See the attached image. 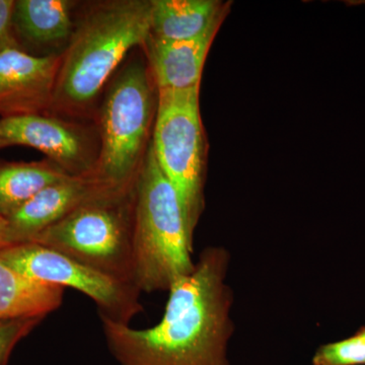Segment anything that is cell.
<instances>
[{"instance_id": "6da1fadb", "label": "cell", "mask_w": 365, "mask_h": 365, "mask_svg": "<svg viewBox=\"0 0 365 365\" xmlns=\"http://www.w3.org/2000/svg\"><path fill=\"white\" fill-rule=\"evenodd\" d=\"M230 263L227 249H204L193 271L170 287L165 314L151 328L101 319L119 364L230 365L235 325L234 294L227 282Z\"/></svg>"}, {"instance_id": "7a4b0ae2", "label": "cell", "mask_w": 365, "mask_h": 365, "mask_svg": "<svg viewBox=\"0 0 365 365\" xmlns=\"http://www.w3.org/2000/svg\"><path fill=\"white\" fill-rule=\"evenodd\" d=\"M133 192L134 284L141 294L169 292L195 267L194 235L176 190L160 170L150 143Z\"/></svg>"}, {"instance_id": "3957f363", "label": "cell", "mask_w": 365, "mask_h": 365, "mask_svg": "<svg viewBox=\"0 0 365 365\" xmlns=\"http://www.w3.org/2000/svg\"><path fill=\"white\" fill-rule=\"evenodd\" d=\"M150 18L151 0L108 2L86 14L62 56L53 105L90 104L126 55L148 40Z\"/></svg>"}, {"instance_id": "277c9868", "label": "cell", "mask_w": 365, "mask_h": 365, "mask_svg": "<svg viewBox=\"0 0 365 365\" xmlns=\"http://www.w3.org/2000/svg\"><path fill=\"white\" fill-rule=\"evenodd\" d=\"M134 184L106 191L74 209L32 242L134 284Z\"/></svg>"}, {"instance_id": "5b68a950", "label": "cell", "mask_w": 365, "mask_h": 365, "mask_svg": "<svg viewBox=\"0 0 365 365\" xmlns=\"http://www.w3.org/2000/svg\"><path fill=\"white\" fill-rule=\"evenodd\" d=\"M200 86L158 90L151 148L165 176L176 190L191 234L202 215L206 143L199 106Z\"/></svg>"}, {"instance_id": "8992f818", "label": "cell", "mask_w": 365, "mask_h": 365, "mask_svg": "<svg viewBox=\"0 0 365 365\" xmlns=\"http://www.w3.org/2000/svg\"><path fill=\"white\" fill-rule=\"evenodd\" d=\"M150 73L139 63L126 67L110 88L103 107L102 148L95 173L115 189L131 187L148 148L153 120Z\"/></svg>"}, {"instance_id": "52a82bcc", "label": "cell", "mask_w": 365, "mask_h": 365, "mask_svg": "<svg viewBox=\"0 0 365 365\" xmlns=\"http://www.w3.org/2000/svg\"><path fill=\"white\" fill-rule=\"evenodd\" d=\"M0 260L41 284L71 287L90 297L101 319L130 325L143 311L140 290L37 242L0 250Z\"/></svg>"}, {"instance_id": "ba28073f", "label": "cell", "mask_w": 365, "mask_h": 365, "mask_svg": "<svg viewBox=\"0 0 365 365\" xmlns=\"http://www.w3.org/2000/svg\"><path fill=\"white\" fill-rule=\"evenodd\" d=\"M0 139L4 145H25L47 155L71 176L93 174L97 162L86 134L78 127L42 114L19 115L0 119Z\"/></svg>"}, {"instance_id": "9c48e42d", "label": "cell", "mask_w": 365, "mask_h": 365, "mask_svg": "<svg viewBox=\"0 0 365 365\" xmlns=\"http://www.w3.org/2000/svg\"><path fill=\"white\" fill-rule=\"evenodd\" d=\"M63 54L35 56L18 45L0 51V116L41 114L53 105Z\"/></svg>"}, {"instance_id": "30bf717a", "label": "cell", "mask_w": 365, "mask_h": 365, "mask_svg": "<svg viewBox=\"0 0 365 365\" xmlns=\"http://www.w3.org/2000/svg\"><path fill=\"white\" fill-rule=\"evenodd\" d=\"M113 189L115 188L108 186L96 173L68 176L46 187L6 218V247L32 242L43 230L66 217L74 209Z\"/></svg>"}, {"instance_id": "8fae6325", "label": "cell", "mask_w": 365, "mask_h": 365, "mask_svg": "<svg viewBox=\"0 0 365 365\" xmlns=\"http://www.w3.org/2000/svg\"><path fill=\"white\" fill-rule=\"evenodd\" d=\"M220 26L196 39L163 42L148 38L144 43L150 76L158 90H186L200 86L206 57Z\"/></svg>"}, {"instance_id": "7c38bea8", "label": "cell", "mask_w": 365, "mask_h": 365, "mask_svg": "<svg viewBox=\"0 0 365 365\" xmlns=\"http://www.w3.org/2000/svg\"><path fill=\"white\" fill-rule=\"evenodd\" d=\"M230 2L218 0H151L148 38L163 42L196 39L222 26Z\"/></svg>"}, {"instance_id": "4fadbf2b", "label": "cell", "mask_w": 365, "mask_h": 365, "mask_svg": "<svg viewBox=\"0 0 365 365\" xmlns=\"http://www.w3.org/2000/svg\"><path fill=\"white\" fill-rule=\"evenodd\" d=\"M71 6L66 0H19L14 2V29L31 44L69 43L76 31Z\"/></svg>"}, {"instance_id": "5bb4252c", "label": "cell", "mask_w": 365, "mask_h": 365, "mask_svg": "<svg viewBox=\"0 0 365 365\" xmlns=\"http://www.w3.org/2000/svg\"><path fill=\"white\" fill-rule=\"evenodd\" d=\"M64 288L29 279L0 260V321L47 317L63 302Z\"/></svg>"}, {"instance_id": "9a60e30c", "label": "cell", "mask_w": 365, "mask_h": 365, "mask_svg": "<svg viewBox=\"0 0 365 365\" xmlns=\"http://www.w3.org/2000/svg\"><path fill=\"white\" fill-rule=\"evenodd\" d=\"M68 176L49 160L0 163V215H13L46 187Z\"/></svg>"}, {"instance_id": "2e32d148", "label": "cell", "mask_w": 365, "mask_h": 365, "mask_svg": "<svg viewBox=\"0 0 365 365\" xmlns=\"http://www.w3.org/2000/svg\"><path fill=\"white\" fill-rule=\"evenodd\" d=\"M313 365H365V343L356 333L345 339L319 346Z\"/></svg>"}, {"instance_id": "e0dca14e", "label": "cell", "mask_w": 365, "mask_h": 365, "mask_svg": "<svg viewBox=\"0 0 365 365\" xmlns=\"http://www.w3.org/2000/svg\"><path fill=\"white\" fill-rule=\"evenodd\" d=\"M45 317L0 321V365H7L16 344L26 337Z\"/></svg>"}, {"instance_id": "ac0fdd59", "label": "cell", "mask_w": 365, "mask_h": 365, "mask_svg": "<svg viewBox=\"0 0 365 365\" xmlns=\"http://www.w3.org/2000/svg\"><path fill=\"white\" fill-rule=\"evenodd\" d=\"M13 0H0V51L9 46L18 45L14 40Z\"/></svg>"}, {"instance_id": "d6986e66", "label": "cell", "mask_w": 365, "mask_h": 365, "mask_svg": "<svg viewBox=\"0 0 365 365\" xmlns=\"http://www.w3.org/2000/svg\"><path fill=\"white\" fill-rule=\"evenodd\" d=\"M6 218L2 217V216L0 215V250L4 249V247H6Z\"/></svg>"}, {"instance_id": "ffe728a7", "label": "cell", "mask_w": 365, "mask_h": 365, "mask_svg": "<svg viewBox=\"0 0 365 365\" xmlns=\"http://www.w3.org/2000/svg\"><path fill=\"white\" fill-rule=\"evenodd\" d=\"M356 334L359 336L360 338H361L362 340H364V342L365 343V326L362 327V328H360L359 330L357 331Z\"/></svg>"}, {"instance_id": "44dd1931", "label": "cell", "mask_w": 365, "mask_h": 365, "mask_svg": "<svg viewBox=\"0 0 365 365\" xmlns=\"http://www.w3.org/2000/svg\"><path fill=\"white\" fill-rule=\"evenodd\" d=\"M6 148V145H4V143H2L1 139H0V150H1V148Z\"/></svg>"}]
</instances>
